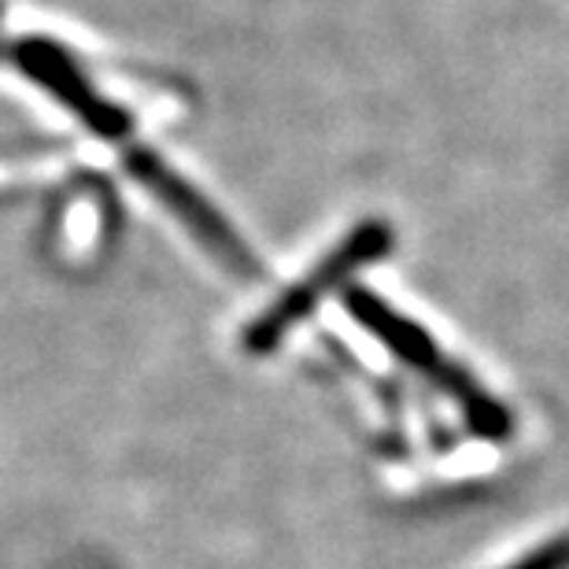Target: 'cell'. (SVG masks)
<instances>
[{
  "mask_svg": "<svg viewBox=\"0 0 569 569\" xmlns=\"http://www.w3.org/2000/svg\"><path fill=\"white\" fill-rule=\"evenodd\" d=\"M127 167H130V174L152 192V197H159V203H167V211L174 214V219H181L189 226L192 237H197L211 256H219L222 263L233 270V274H244V278L259 274L256 256L248 252V244L233 233V226L214 211V203L203 200L200 192L192 189L181 174H174V170H170L156 152L130 144L127 148Z\"/></svg>",
  "mask_w": 569,
  "mask_h": 569,
  "instance_id": "7a4b0ae2",
  "label": "cell"
},
{
  "mask_svg": "<svg viewBox=\"0 0 569 569\" xmlns=\"http://www.w3.org/2000/svg\"><path fill=\"white\" fill-rule=\"evenodd\" d=\"M392 244H396V237L385 222L370 219V222L356 226V230L337 244V252H329L311 274H307L303 281H296L278 303H270L267 311L248 326L244 348L252 351V356H267V351H274L284 340V333H289L296 322H303V315H311L329 292H337L340 284H345L351 274H359L362 267L378 263Z\"/></svg>",
  "mask_w": 569,
  "mask_h": 569,
  "instance_id": "6da1fadb",
  "label": "cell"
},
{
  "mask_svg": "<svg viewBox=\"0 0 569 569\" xmlns=\"http://www.w3.org/2000/svg\"><path fill=\"white\" fill-rule=\"evenodd\" d=\"M345 307L373 340H381V345L389 348L396 359H403L407 367L429 370L432 378L443 370L437 340H432L418 322H411L407 315L392 311L381 296H373L370 289H356V284H351V289L345 292Z\"/></svg>",
  "mask_w": 569,
  "mask_h": 569,
  "instance_id": "277c9868",
  "label": "cell"
},
{
  "mask_svg": "<svg viewBox=\"0 0 569 569\" xmlns=\"http://www.w3.org/2000/svg\"><path fill=\"white\" fill-rule=\"evenodd\" d=\"M507 569H569V532L548 540L543 548H532L526 559L507 566Z\"/></svg>",
  "mask_w": 569,
  "mask_h": 569,
  "instance_id": "8992f818",
  "label": "cell"
},
{
  "mask_svg": "<svg viewBox=\"0 0 569 569\" xmlns=\"http://www.w3.org/2000/svg\"><path fill=\"white\" fill-rule=\"evenodd\" d=\"M11 60H16V67L22 74L49 89L56 100H63V104L71 108L89 130L100 133L104 141H127L130 138L133 122H130L127 111L100 97L97 89L86 82V74L74 67L71 56H67L63 49H56L52 41H41V38L19 41L16 49H11Z\"/></svg>",
  "mask_w": 569,
  "mask_h": 569,
  "instance_id": "3957f363",
  "label": "cell"
},
{
  "mask_svg": "<svg viewBox=\"0 0 569 569\" xmlns=\"http://www.w3.org/2000/svg\"><path fill=\"white\" fill-rule=\"evenodd\" d=\"M437 385L448 396H455L459 400V411L466 418V426H470L477 437L485 440H503L510 429H515V422H510L507 407L496 400V396H488L481 385H477L470 373L459 370V367H443L437 373Z\"/></svg>",
  "mask_w": 569,
  "mask_h": 569,
  "instance_id": "5b68a950",
  "label": "cell"
}]
</instances>
